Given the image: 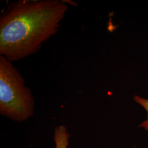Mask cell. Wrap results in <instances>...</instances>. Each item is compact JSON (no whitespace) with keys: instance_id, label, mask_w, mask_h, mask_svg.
Returning <instances> with one entry per match:
<instances>
[{"instance_id":"obj_1","label":"cell","mask_w":148,"mask_h":148,"mask_svg":"<svg viewBox=\"0 0 148 148\" xmlns=\"http://www.w3.org/2000/svg\"><path fill=\"white\" fill-rule=\"evenodd\" d=\"M68 8L59 0L11 3L0 17V55L12 62L37 52L58 32Z\"/></svg>"},{"instance_id":"obj_2","label":"cell","mask_w":148,"mask_h":148,"mask_svg":"<svg viewBox=\"0 0 148 148\" xmlns=\"http://www.w3.org/2000/svg\"><path fill=\"white\" fill-rule=\"evenodd\" d=\"M30 90L18 69L0 55V114L14 121H25L34 112Z\"/></svg>"},{"instance_id":"obj_3","label":"cell","mask_w":148,"mask_h":148,"mask_svg":"<svg viewBox=\"0 0 148 148\" xmlns=\"http://www.w3.org/2000/svg\"><path fill=\"white\" fill-rule=\"evenodd\" d=\"M69 133L64 125L56 127L54 133L55 148H67L69 145Z\"/></svg>"},{"instance_id":"obj_4","label":"cell","mask_w":148,"mask_h":148,"mask_svg":"<svg viewBox=\"0 0 148 148\" xmlns=\"http://www.w3.org/2000/svg\"><path fill=\"white\" fill-rule=\"evenodd\" d=\"M133 99L134 101L144 108L147 112L146 119L139 125V127L142 128L148 132V99L137 95H134Z\"/></svg>"}]
</instances>
